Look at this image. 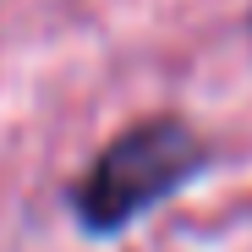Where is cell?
I'll return each instance as SVG.
<instances>
[{
  "label": "cell",
  "instance_id": "6da1fadb",
  "mask_svg": "<svg viewBox=\"0 0 252 252\" xmlns=\"http://www.w3.org/2000/svg\"><path fill=\"white\" fill-rule=\"evenodd\" d=\"M203 164H208V148L192 126L176 115H154V121L126 126L88 164V176L71 192V208L88 236H115L159 197L181 192Z\"/></svg>",
  "mask_w": 252,
  "mask_h": 252
}]
</instances>
